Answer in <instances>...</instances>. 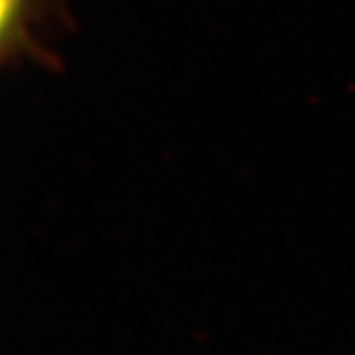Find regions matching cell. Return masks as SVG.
I'll return each mask as SVG.
<instances>
[{
  "mask_svg": "<svg viewBox=\"0 0 355 355\" xmlns=\"http://www.w3.org/2000/svg\"><path fill=\"white\" fill-rule=\"evenodd\" d=\"M38 0H2V55L4 58L40 56L29 26L37 19Z\"/></svg>",
  "mask_w": 355,
  "mask_h": 355,
  "instance_id": "1",
  "label": "cell"
}]
</instances>
